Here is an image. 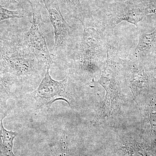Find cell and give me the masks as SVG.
<instances>
[{
    "instance_id": "1",
    "label": "cell",
    "mask_w": 156,
    "mask_h": 156,
    "mask_svg": "<svg viewBox=\"0 0 156 156\" xmlns=\"http://www.w3.org/2000/svg\"><path fill=\"white\" fill-rule=\"evenodd\" d=\"M83 28V36L75 53L74 62L79 73L92 75V82L98 64L106 59L108 44L100 31L89 26Z\"/></svg>"
},
{
    "instance_id": "2",
    "label": "cell",
    "mask_w": 156,
    "mask_h": 156,
    "mask_svg": "<svg viewBox=\"0 0 156 156\" xmlns=\"http://www.w3.org/2000/svg\"><path fill=\"white\" fill-rule=\"evenodd\" d=\"M50 67H47L44 78L37 89L30 93V97L40 109L50 108L58 100L64 101L71 106L75 91L71 74L69 71L62 80H55L50 76Z\"/></svg>"
},
{
    "instance_id": "3",
    "label": "cell",
    "mask_w": 156,
    "mask_h": 156,
    "mask_svg": "<svg viewBox=\"0 0 156 156\" xmlns=\"http://www.w3.org/2000/svg\"><path fill=\"white\" fill-rule=\"evenodd\" d=\"M155 10L143 7L137 0H126L112 4L102 20L99 31L104 34L107 32L112 34L118 24L127 21L136 27L138 23L149 14Z\"/></svg>"
},
{
    "instance_id": "4",
    "label": "cell",
    "mask_w": 156,
    "mask_h": 156,
    "mask_svg": "<svg viewBox=\"0 0 156 156\" xmlns=\"http://www.w3.org/2000/svg\"><path fill=\"white\" fill-rule=\"evenodd\" d=\"M32 19L30 28L25 33V38L37 58L46 66H51L53 62L46 42L42 7L37 0H29Z\"/></svg>"
},
{
    "instance_id": "5",
    "label": "cell",
    "mask_w": 156,
    "mask_h": 156,
    "mask_svg": "<svg viewBox=\"0 0 156 156\" xmlns=\"http://www.w3.org/2000/svg\"><path fill=\"white\" fill-rule=\"evenodd\" d=\"M48 11L54 29V51L57 53L66 51L74 34V29L62 16L58 0H42Z\"/></svg>"
},
{
    "instance_id": "6",
    "label": "cell",
    "mask_w": 156,
    "mask_h": 156,
    "mask_svg": "<svg viewBox=\"0 0 156 156\" xmlns=\"http://www.w3.org/2000/svg\"><path fill=\"white\" fill-rule=\"evenodd\" d=\"M4 118L2 117L0 119V153L2 156H15L13 151V143L17 133L8 131L4 128Z\"/></svg>"
},
{
    "instance_id": "7",
    "label": "cell",
    "mask_w": 156,
    "mask_h": 156,
    "mask_svg": "<svg viewBox=\"0 0 156 156\" xmlns=\"http://www.w3.org/2000/svg\"><path fill=\"white\" fill-rule=\"evenodd\" d=\"M156 48V29L150 33L140 34L135 49L136 58H139L143 54L149 53Z\"/></svg>"
},
{
    "instance_id": "8",
    "label": "cell",
    "mask_w": 156,
    "mask_h": 156,
    "mask_svg": "<svg viewBox=\"0 0 156 156\" xmlns=\"http://www.w3.org/2000/svg\"><path fill=\"white\" fill-rule=\"evenodd\" d=\"M12 86L8 78L0 77V112L5 108L7 101L12 95Z\"/></svg>"
},
{
    "instance_id": "9",
    "label": "cell",
    "mask_w": 156,
    "mask_h": 156,
    "mask_svg": "<svg viewBox=\"0 0 156 156\" xmlns=\"http://www.w3.org/2000/svg\"><path fill=\"white\" fill-rule=\"evenodd\" d=\"M67 5L68 10L73 18L80 21L83 26L86 25L83 10L80 0H65Z\"/></svg>"
},
{
    "instance_id": "10",
    "label": "cell",
    "mask_w": 156,
    "mask_h": 156,
    "mask_svg": "<svg viewBox=\"0 0 156 156\" xmlns=\"http://www.w3.org/2000/svg\"><path fill=\"white\" fill-rule=\"evenodd\" d=\"M27 15L23 11H11L0 5V22L5 20L14 18H25Z\"/></svg>"
},
{
    "instance_id": "11",
    "label": "cell",
    "mask_w": 156,
    "mask_h": 156,
    "mask_svg": "<svg viewBox=\"0 0 156 156\" xmlns=\"http://www.w3.org/2000/svg\"><path fill=\"white\" fill-rule=\"evenodd\" d=\"M14 1H15L17 2H22V1H24V0H14Z\"/></svg>"
},
{
    "instance_id": "12",
    "label": "cell",
    "mask_w": 156,
    "mask_h": 156,
    "mask_svg": "<svg viewBox=\"0 0 156 156\" xmlns=\"http://www.w3.org/2000/svg\"><path fill=\"white\" fill-rule=\"evenodd\" d=\"M155 78L156 80V67L155 68Z\"/></svg>"
}]
</instances>
